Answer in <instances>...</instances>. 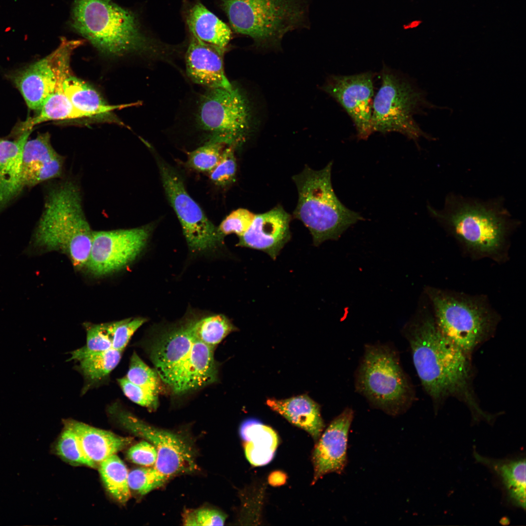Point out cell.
I'll list each match as a JSON object with an SVG mask.
<instances>
[{"label": "cell", "instance_id": "cell-39", "mask_svg": "<svg viewBox=\"0 0 526 526\" xmlns=\"http://www.w3.org/2000/svg\"><path fill=\"white\" fill-rule=\"evenodd\" d=\"M117 381L124 394L132 401L151 411L157 408L158 393L135 385L125 377L118 379Z\"/></svg>", "mask_w": 526, "mask_h": 526}, {"label": "cell", "instance_id": "cell-9", "mask_svg": "<svg viewBox=\"0 0 526 526\" xmlns=\"http://www.w3.org/2000/svg\"><path fill=\"white\" fill-rule=\"evenodd\" d=\"M233 30L259 45L277 44L305 23L303 0H219Z\"/></svg>", "mask_w": 526, "mask_h": 526}, {"label": "cell", "instance_id": "cell-14", "mask_svg": "<svg viewBox=\"0 0 526 526\" xmlns=\"http://www.w3.org/2000/svg\"><path fill=\"white\" fill-rule=\"evenodd\" d=\"M150 231V226L93 231L86 267L91 273L97 276L122 269L140 254L147 244Z\"/></svg>", "mask_w": 526, "mask_h": 526}, {"label": "cell", "instance_id": "cell-28", "mask_svg": "<svg viewBox=\"0 0 526 526\" xmlns=\"http://www.w3.org/2000/svg\"><path fill=\"white\" fill-rule=\"evenodd\" d=\"M189 33L207 43L225 51L230 41V28L200 2L192 5L186 15Z\"/></svg>", "mask_w": 526, "mask_h": 526}, {"label": "cell", "instance_id": "cell-40", "mask_svg": "<svg viewBox=\"0 0 526 526\" xmlns=\"http://www.w3.org/2000/svg\"><path fill=\"white\" fill-rule=\"evenodd\" d=\"M225 518V515L217 510L200 508L187 511L183 522L186 526H223Z\"/></svg>", "mask_w": 526, "mask_h": 526}, {"label": "cell", "instance_id": "cell-21", "mask_svg": "<svg viewBox=\"0 0 526 526\" xmlns=\"http://www.w3.org/2000/svg\"><path fill=\"white\" fill-rule=\"evenodd\" d=\"M14 81L28 107L39 111L56 83L51 54L20 71Z\"/></svg>", "mask_w": 526, "mask_h": 526}, {"label": "cell", "instance_id": "cell-42", "mask_svg": "<svg viewBox=\"0 0 526 526\" xmlns=\"http://www.w3.org/2000/svg\"><path fill=\"white\" fill-rule=\"evenodd\" d=\"M127 456L132 463L150 467L155 465L157 454L152 444L147 441H143L130 447Z\"/></svg>", "mask_w": 526, "mask_h": 526}, {"label": "cell", "instance_id": "cell-27", "mask_svg": "<svg viewBox=\"0 0 526 526\" xmlns=\"http://www.w3.org/2000/svg\"><path fill=\"white\" fill-rule=\"evenodd\" d=\"M240 434L245 457L251 465L261 466L271 461L279 444L278 436L272 428L249 419L242 423Z\"/></svg>", "mask_w": 526, "mask_h": 526}, {"label": "cell", "instance_id": "cell-18", "mask_svg": "<svg viewBox=\"0 0 526 526\" xmlns=\"http://www.w3.org/2000/svg\"><path fill=\"white\" fill-rule=\"evenodd\" d=\"M189 34L185 57L188 77L194 83L207 88L231 89L233 85L227 78L224 68L225 51L204 42Z\"/></svg>", "mask_w": 526, "mask_h": 526}, {"label": "cell", "instance_id": "cell-12", "mask_svg": "<svg viewBox=\"0 0 526 526\" xmlns=\"http://www.w3.org/2000/svg\"><path fill=\"white\" fill-rule=\"evenodd\" d=\"M108 412L122 428L154 446L157 457L153 467L169 478L197 469L193 449L183 436L147 424L117 403Z\"/></svg>", "mask_w": 526, "mask_h": 526}, {"label": "cell", "instance_id": "cell-3", "mask_svg": "<svg viewBox=\"0 0 526 526\" xmlns=\"http://www.w3.org/2000/svg\"><path fill=\"white\" fill-rule=\"evenodd\" d=\"M70 19L75 31L107 55L136 53L164 60L170 51L144 33L134 12L111 0H74Z\"/></svg>", "mask_w": 526, "mask_h": 526}, {"label": "cell", "instance_id": "cell-31", "mask_svg": "<svg viewBox=\"0 0 526 526\" xmlns=\"http://www.w3.org/2000/svg\"><path fill=\"white\" fill-rule=\"evenodd\" d=\"M190 322L196 338L213 348L237 330L230 320L223 315L208 316Z\"/></svg>", "mask_w": 526, "mask_h": 526}, {"label": "cell", "instance_id": "cell-22", "mask_svg": "<svg viewBox=\"0 0 526 526\" xmlns=\"http://www.w3.org/2000/svg\"><path fill=\"white\" fill-rule=\"evenodd\" d=\"M63 424L75 433L86 456L95 464L122 450L132 440L74 419H66Z\"/></svg>", "mask_w": 526, "mask_h": 526}, {"label": "cell", "instance_id": "cell-5", "mask_svg": "<svg viewBox=\"0 0 526 526\" xmlns=\"http://www.w3.org/2000/svg\"><path fill=\"white\" fill-rule=\"evenodd\" d=\"M214 349L196 338L190 321L160 336L150 345V357L161 380L181 394L217 380Z\"/></svg>", "mask_w": 526, "mask_h": 526}, {"label": "cell", "instance_id": "cell-37", "mask_svg": "<svg viewBox=\"0 0 526 526\" xmlns=\"http://www.w3.org/2000/svg\"><path fill=\"white\" fill-rule=\"evenodd\" d=\"M235 149L233 146H226L218 163L209 172L210 179L215 185L225 187L234 182L237 170Z\"/></svg>", "mask_w": 526, "mask_h": 526}, {"label": "cell", "instance_id": "cell-17", "mask_svg": "<svg viewBox=\"0 0 526 526\" xmlns=\"http://www.w3.org/2000/svg\"><path fill=\"white\" fill-rule=\"evenodd\" d=\"M291 218L281 206L255 214L249 228L239 237L237 245L262 251L275 260L290 239Z\"/></svg>", "mask_w": 526, "mask_h": 526}, {"label": "cell", "instance_id": "cell-34", "mask_svg": "<svg viewBox=\"0 0 526 526\" xmlns=\"http://www.w3.org/2000/svg\"><path fill=\"white\" fill-rule=\"evenodd\" d=\"M169 478L154 467L135 469L128 473V486L130 490L145 495L162 486Z\"/></svg>", "mask_w": 526, "mask_h": 526}, {"label": "cell", "instance_id": "cell-26", "mask_svg": "<svg viewBox=\"0 0 526 526\" xmlns=\"http://www.w3.org/2000/svg\"><path fill=\"white\" fill-rule=\"evenodd\" d=\"M63 91L72 105L77 110L88 114L90 117L109 119L113 122L122 124L116 118L110 117L111 113L116 110H120L137 103H129L117 105H109L101 97L97 92L83 80L74 76L70 73L63 83Z\"/></svg>", "mask_w": 526, "mask_h": 526}, {"label": "cell", "instance_id": "cell-32", "mask_svg": "<svg viewBox=\"0 0 526 526\" xmlns=\"http://www.w3.org/2000/svg\"><path fill=\"white\" fill-rule=\"evenodd\" d=\"M117 323L118 321L87 326L85 345L73 351L77 354H86L112 348L114 332Z\"/></svg>", "mask_w": 526, "mask_h": 526}, {"label": "cell", "instance_id": "cell-6", "mask_svg": "<svg viewBox=\"0 0 526 526\" xmlns=\"http://www.w3.org/2000/svg\"><path fill=\"white\" fill-rule=\"evenodd\" d=\"M425 291L438 329L469 357L494 335L500 316L486 297L432 286Z\"/></svg>", "mask_w": 526, "mask_h": 526}, {"label": "cell", "instance_id": "cell-43", "mask_svg": "<svg viewBox=\"0 0 526 526\" xmlns=\"http://www.w3.org/2000/svg\"><path fill=\"white\" fill-rule=\"evenodd\" d=\"M285 478L284 473L280 471L272 472L270 475L268 481L270 484L273 486H278L285 482Z\"/></svg>", "mask_w": 526, "mask_h": 526}, {"label": "cell", "instance_id": "cell-16", "mask_svg": "<svg viewBox=\"0 0 526 526\" xmlns=\"http://www.w3.org/2000/svg\"><path fill=\"white\" fill-rule=\"evenodd\" d=\"M354 415L352 409L346 407L319 437L312 454L314 471L312 483L326 474H341L343 471L347 462L348 433Z\"/></svg>", "mask_w": 526, "mask_h": 526}, {"label": "cell", "instance_id": "cell-8", "mask_svg": "<svg viewBox=\"0 0 526 526\" xmlns=\"http://www.w3.org/2000/svg\"><path fill=\"white\" fill-rule=\"evenodd\" d=\"M332 166V162L319 170L306 166L292 177L299 195L294 216L309 229L316 246L327 240H337L349 227L364 219L337 197L331 182Z\"/></svg>", "mask_w": 526, "mask_h": 526}, {"label": "cell", "instance_id": "cell-29", "mask_svg": "<svg viewBox=\"0 0 526 526\" xmlns=\"http://www.w3.org/2000/svg\"><path fill=\"white\" fill-rule=\"evenodd\" d=\"M122 352L113 348L86 354H77L73 351L71 353L70 360L79 362L78 368L84 378L87 390L88 388L100 383L108 377L119 364Z\"/></svg>", "mask_w": 526, "mask_h": 526}, {"label": "cell", "instance_id": "cell-7", "mask_svg": "<svg viewBox=\"0 0 526 526\" xmlns=\"http://www.w3.org/2000/svg\"><path fill=\"white\" fill-rule=\"evenodd\" d=\"M356 391L370 405L396 416L415 399V390L401 366L399 354L389 343L366 344L355 374Z\"/></svg>", "mask_w": 526, "mask_h": 526}, {"label": "cell", "instance_id": "cell-15", "mask_svg": "<svg viewBox=\"0 0 526 526\" xmlns=\"http://www.w3.org/2000/svg\"><path fill=\"white\" fill-rule=\"evenodd\" d=\"M373 77L370 72L332 75L323 86V90L339 103L350 116L359 139L366 140L373 133Z\"/></svg>", "mask_w": 526, "mask_h": 526}, {"label": "cell", "instance_id": "cell-23", "mask_svg": "<svg viewBox=\"0 0 526 526\" xmlns=\"http://www.w3.org/2000/svg\"><path fill=\"white\" fill-rule=\"evenodd\" d=\"M267 405L292 424L308 432L315 440L321 435L325 425L319 405L306 394L284 399L269 398Z\"/></svg>", "mask_w": 526, "mask_h": 526}, {"label": "cell", "instance_id": "cell-20", "mask_svg": "<svg viewBox=\"0 0 526 526\" xmlns=\"http://www.w3.org/2000/svg\"><path fill=\"white\" fill-rule=\"evenodd\" d=\"M32 132L24 131L14 140L0 139V213L25 188L22 156Z\"/></svg>", "mask_w": 526, "mask_h": 526}, {"label": "cell", "instance_id": "cell-11", "mask_svg": "<svg viewBox=\"0 0 526 526\" xmlns=\"http://www.w3.org/2000/svg\"><path fill=\"white\" fill-rule=\"evenodd\" d=\"M197 101L193 123L206 135V142H218L237 148L246 140L250 130V112L245 97L238 87L207 88Z\"/></svg>", "mask_w": 526, "mask_h": 526}, {"label": "cell", "instance_id": "cell-24", "mask_svg": "<svg viewBox=\"0 0 526 526\" xmlns=\"http://www.w3.org/2000/svg\"><path fill=\"white\" fill-rule=\"evenodd\" d=\"M473 455L496 475L503 487L507 499L512 505L526 508V459L525 458L496 459Z\"/></svg>", "mask_w": 526, "mask_h": 526}, {"label": "cell", "instance_id": "cell-4", "mask_svg": "<svg viewBox=\"0 0 526 526\" xmlns=\"http://www.w3.org/2000/svg\"><path fill=\"white\" fill-rule=\"evenodd\" d=\"M81 195L70 180L52 188L33 238L35 247L65 253L78 268L87 265L93 236Z\"/></svg>", "mask_w": 526, "mask_h": 526}, {"label": "cell", "instance_id": "cell-13", "mask_svg": "<svg viewBox=\"0 0 526 526\" xmlns=\"http://www.w3.org/2000/svg\"><path fill=\"white\" fill-rule=\"evenodd\" d=\"M158 166L166 194L179 220L189 248L202 251L222 243L223 238L218 227L190 197L178 173L163 161H159Z\"/></svg>", "mask_w": 526, "mask_h": 526}, {"label": "cell", "instance_id": "cell-19", "mask_svg": "<svg viewBox=\"0 0 526 526\" xmlns=\"http://www.w3.org/2000/svg\"><path fill=\"white\" fill-rule=\"evenodd\" d=\"M62 156L53 147L48 132L39 133L26 142L22 156V174L25 187H33L62 175Z\"/></svg>", "mask_w": 526, "mask_h": 526}, {"label": "cell", "instance_id": "cell-10", "mask_svg": "<svg viewBox=\"0 0 526 526\" xmlns=\"http://www.w3.org/2000/svg\"><path fill=\"white\" fill-rule=\"evenodd\" d=\"M436 107L428 102L425 93L408 78L384 66L381 84L373 103L372 132H398L417 141L420 137L432 139L413 118L424 108Z\"/></svg>", "mask_w": 526, "mask_h": 526}, {"label": "cell", "instance_id": "cell-30", "mask_svg": "<svg viewBox=\"0 0 526 526\" xmlns=\"http://www.w3.org/2000/svg\"><path fill=\"white\" fill-rule=\"evenodd\" d=\"M99 471L109 493L119 502H127L131 496L129 471L121 459L116 454L110 456L99 464Z\"/></svg>", "mask_w": 526, "mask_h": 526}, {"label": "cell", "instance_id": "cell-25", "mask_svg": "<svg viewBox=\"0 0 526 526\" xmlns=\"http://www.w3.org/2000/svg\"><path fill=\"white\" fill-rule=\"evenodd\" d=\"M56 83L53 93L45 101L39 113L35 117L22 122L17 129V134L32 130L41 123L57 120L90 117L87 113L76 109L65 95L63 83L71 73L70 69L65 66H58L54 69Z\"/></svg>", "mask_w": 526, "mask_h": 526}, {"label": "cell", "instance_id": "cell-35", "mask_svg": "<svg viewBox=\"0 0 526 526\" xmlns=\"http://www.w3.org/2000/svg\"><path fill=\"white\" fill-rule=\"evenodd\" d=\"M225 146L218 142H206L189 153L188 164L198 171L210 172L218 163Z\"/></svg>", "mask_w": 526, "mask_h": 526}, {"label": "cell", "instance_id": "cell-41", "mask_svg": "<svg viewBox=\"0 0 526 526\" xmlns=\"http://www.w3.org/2000/svg\"><path fill=\"white\" fill-rule=\"evenodd\" d=\"M146 320L144 318H135L118 321L114 332L112 348L123 351L131 337Z\"/></svg>", "mask_w": 526, "mask_h": 526}, {"label": "cell", "instance_id": "cell-36", "mask_svg": "<svg viewBox=\"0 0 526 526\" xmlns=\"http://www.w3.org/2000/svg\"><path fill=\"white\" fill-rule=\"evenodd\" d=\"M125 377L135 385L158 393L159 391L161 379L156 371L147 365L135 352L131 357Z\"/></svg>", "mask_w": 526, "mask_h": 526}, {"label": "cell", "instance_id": "cell-2", "mask_svg": "<svg viewBox=\"0 0 526 526\" xmlns=\"http://www.w3.org/2000/svg\"><path fill=\"white\" fill-rule=\"evenodd\" d=\"M428 208L471 258L507 261L516 222L498 199L482 202L451 194L443 209Z\"/></svg>", "mask_w": 526, "mask_h": 526}, {"label": "cell", "instance_id": "cell-1", "mask_svg": "<svg viewBox=\"0 0 526 526\" xmlns=\"http://www.w3.org/2000/svg\"><path fill=\"white\" fill-rule=\"evenodd\" d=\"M422 386L437 410L449 397L469 408L475 421L491 422L494 415L483 411L472 385L471 358L440 332L433 314L420 312L402 330Z\"/></svg>", "mask_w": 526, "mask_h": 526}, {"label": "cell", "instance_id": "cell-38", "mask_svg": "<svg viewBox=\"0 0 526 526\" xmlns=\"http://www.w3.org/2000/svg\"><path fill=\"white\" fill-rule=\"evenodd\" d=\"M255 214L248 209L240 208L231 212L222 222L218 230L224 238L230 234L242 236L250 226Z\"/></svg>", "mask_w": 526, "mask_h": 526}, {"label": "cell", "instance_id": "cell-33", "mask_svg": "<svg viewBox=\"0 0 526 526\" xmlns=\"http://www.w3.org/2000/svg\"><path fill=\"white\" fill-rule=\"evenodd\" d=\"M55 450L59 456L71 464L96 467V464L84 453L76 435L67 428H64L61 433Z\"/></svg>", "mask_w": 526, "mask_h": 526}]
</instances>
